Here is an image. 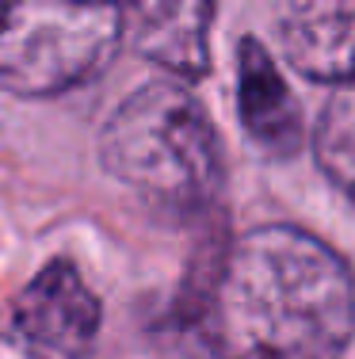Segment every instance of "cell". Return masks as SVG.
<instances>
[{
	"instance_id": "cell-1",
	"label": "cell",
	"mask_w": 355,
	"mask_h": 359,
	"mask_svg": "<svg viewBox=\"0 0 355 359\" xmlns=\"http://www.w3.org/2000/svg\"><path fill=\"white\" fill-rule=\"evenodd\" d=\"M218 359H340L355 332L344 260L294 226H260L225 252L202 306Z\"/></svg>"
},
{
	"instance_id": "cell-2",
	"label": "cell",
	"mask_w": 355,
	"mask_h": 359,
	"mask_svg": "<svg viewBox=\"0 0 355 359\" xmlns=\"http://www.w3.org/2000/svg\"><path fill=\"white\" fill-rule=\"evenodd\" d=\"M99 161L165 215L210 207L222 184L214 126L199 100L176 84H146L126 96L99 134Z\"/></svg>"
},
{
	"instance_id": "cell-3",
	"label": "cell",
	"mask_w": 355,
	"mask_h": 359,
	"mask_svg": "<svg viewBox=\"0 0 355 359\" xmlns=\"http://www.w3.org/2000/svg\"><path fill=\"white\" fill-rule=\"evenodd\" d=\"M123 35V0H8L0 8V88L69 92L107 69Z\"/></svg>"
},
{
	"instance_id": "cell-4",
	"label": "cell",
	"mask_w": 355,
	"mask_h": 359,
	"mask_svg": "<svg viewBox=\"0 0 355 359\" xmlns=\"http://www.w3.org/2000/svg\"><path fill=\"white\" fill-rule=\"evenodd\" d=\"M99 298L69 260H50L4 313V337L23 359H88L99 337Z\"/></svg>"
},
{
	"instance_id": "cell-5",
	"label": "cell",
	"mask_w": 355,
	"mask_h": 359,
	"mask_svg": "<svg viewBox=\"0 0 355 359\" xmlns=\"http://www.w3.org/2000/svg\"><path fill=\"white\" fill-rule=\"evenodd\" d=\"M210 12L214 0H123L130 46L183 81H199L210 65Z\"/></svg>"
},
{
	"instance_id": "cell-6",
	"label": "cell",
	"mask_w": 355,
	"mask_h": 359,
	"mask_svg": "<svg viewBox=\"0 0 355 359\" xmlns=\"http://www.w3.org/2000/svg\"><path fill=\"white\" fill-rule=\"evenodd\" d=\"M279 46L294 69L314 81H355V0H286Z\"/></svg>"
},
{
	"instance_id": "cell-7",
	"label": "cell",
	"mask_w": 355,
	"mask_h": 359,
	"mask_svg": "<svg viewBox=\"0 0 355 359\" xmlns=\"http://www.w3.org/2000/svg\"><path fill=\"white\" fill-rule=\"evenodd\" d=\"M237 107L241 123L267 153H294L302 145V115L291 88L283 84L275 62L260 42H241V69H237Z\"/></svg>"
},
{
	"instance_id": "cell-8",
	"label": "cell",
	"mask_w": 355,
	"mask_h": 359,
	"mask_svg": "<svg viewBox=\"0 0 355 359\" xmlns=\"http://www.w3.org/2000/svg\"><path fill=\"white\" fill-rule=\"evenodd\" d=\"M314 153L328 180L355 199V81H344L321 107Z\"/></svg>"
},
{
	"instance_id": "cell-9",
	"label": "cell",
	"mask_w": 355,
	"mask_h": 359,
	"mask_svg": "<svg viewBox=\"0 0 355 359\" xmlns=\"http://www.w3.org/2000/svg\"><path fill=\"white\" fill-rule=\"evenodd\" d=\"M4 4H8V0H0V8H4Z\"/></svg>"
}]
</instances>
